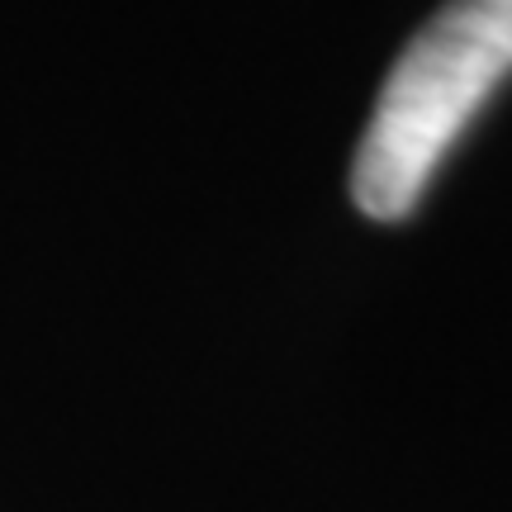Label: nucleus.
<instances>
[{"label": "nucleus", "mask_w": 512, "mask_h": 512, "mask_svg": "<svg viewBox=\"0 0 512 512\" xmlns=\"http://www.w3.org/2000/svg\"><path fill=\"white\" fill-rule=\"evenodd\" d=\"M508 72L512 0H446L384 76L351 162L356 209L380 223L408 219Z\"/></svg>", "instance_id": "f257e3e1"}]
</instances>
